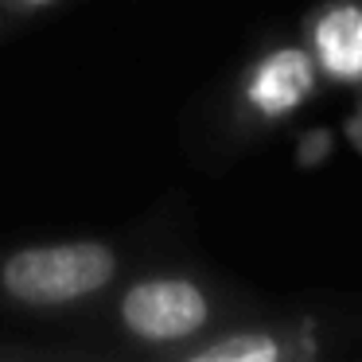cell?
<instances>
[{
	"instance_id": "7",
	"label": "cell",
	"mask_w": 362,
	"mask_h": 362,
	"mask_svg": "<svg viewBox=\"0 0 362 362\" xmlns=\"http://www.w3.org/2000/svg\"><path fill=\"white\" fill-rule=\"evenodd\" d=\"M63 0H0V28L24 24V20H35L43 12L59 8Z\"/></svg>"
},
{
	"instance_id": "3",
	"label": "cell",
	"mask_w": 362,
	"mask_h": 362,
	"mask_svg": "<svg viewBox=\"0 0 362 362\" xmlns=\"http://www.w3.org/2000/svg\"><path fill=\"white\" fill-rule=\"evenodd\" d=\"M312 90V63L300 47H281L257 59L242 82V105L253 117H284Z\"/></svg>"
},
{
	"instance_id": "2",
	"label": "cell",
	"mask_w": 362,
	"mask_h": 362,
	"mask_svg": "<svg viewBox=\"0 0 362 362\" xmlns=\"http://www.w3.org/2000/svg\"><path fill=\"white\" fill-rule=\"evenodd\" d=\"M129 253L110 238H59L0 250V312L66 320L86 315L121 276Z\"/></svg>"
},
{
	"instance_id": "1",
	"label": "cell",
	"mask_w": 362,
	"mask_h": 362,
	"mask_svg": "<svg viewBox=\"0 0 362 362\" xmlns=\"http://www.w3.org/2000/svg\"><path fill=\"white\" fill-rule=\"evenodd\" d=\"M226 300L211 281L187 269H129L82 320H90L117 351L175 358L222 327Z\"/></svg>"
},
{
	"instance_id": "5",
	"label": "cell",
	"mask_w": 362,
	"mask_h": 362,
	"mask_svg": "<svg viewBox=\"0 0 362 362\" xmlns=\"http://www.w3.org/2000/svg\"><path fill=\"white\" fill-rule=\"evenodd\" d=\"M315 59L335 78H362V12L331 8L315 24Z\"/></svg>"
},
{
	"instance_id": "4",
	"label": "cell",
	"mask_w": 362,
	"mask_h": 362,
	"mask_svg": "<svg viewBox=\"0 0 362 362\" xmlns=\"http://www.w3.org/2000/svg\"><path fill=\"white\" fill-rule=\"evenodd\" d=\"M296 354L284 331L265 323H238V327H214L199 343L175 354V362H281Z\"/></svg>"
},
{
	"instance_id": "6",
	"label": "cell",
	"mask_w": 362,
	"mask_h": 362,
	"mask_svg": "<svg viewBox=\"0 0 362 362\" xmlns=\"http://www.w3.org/2000/svg\"><path fill=\"white\" fill-rule=\"evenodd\" d=\"M86 358L94 351H66V346H47V343H8L0 339V362H47V358Z\"/></svg>"
}]
</instances>
